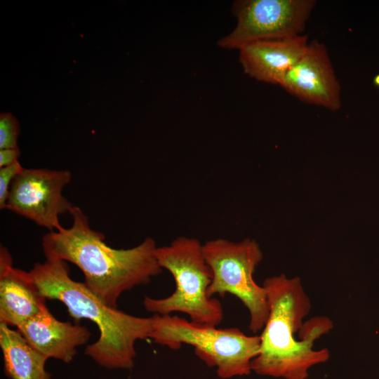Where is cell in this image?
Masks as SVG:
<instances>
[{
	"label": "cell",
	"mask_w": 379,
	"mask_h": 379,
	"mask_svg": "<svg viewBox=\"0 0 379 379\" xmlns=\"http://www.w3.org/2000/svg\"><path fill=\"white\" fill-rule=\"evenodd\" d=\"M69 228L46 233L41 246L46 258L70 262L84 273L86 286L103 303L117 308L121 295L146 284L159 274L156 241L147 237L128 249L113 248L105 242L102 233L93 230L88 216L77 206L69 213Z\"/></svg>",
	"instance_id": "cell-1"
},
{
	"label": "cell",
	"mask_w": 379,
	"mask_h": 379,
	"mask_svg": "<svg viewBox=\"0 0 379 379\" xmlns=\"http://www.w3.org/2000/svg\"><path fill=\"white\" fill-rule=\"evenodd\" d=\"M269 315L260 337V352L251 369L260 375L284 379H306L314 366L327 361L326 348L314 350V342L333 326L324 316L303 322L311 302L298 277L285 274L266 279Z\"/></svg>",
	"instance_id": "cell-2"
},
{
	"label": "cell",
	"mask_w": 379,
	"mask_h": 379,
	"mask_svg": "<svg viewBox=\"0 0 379 379\" xmlns=\"http://www.w3.org/2000/svg\"><path fill=\"white\" fill-rule=\"evenodd\" d=\"M44 298L57 300L74 319H86L98 328V340L88 345L85 354L107 368L131 369L136 356L135 344L149 338L153 319L135 317L103 303L84 282L69 277L65 261L46 258L29 271Z\"/></svg>",
	"instance_id": "cell-3"
},
{
	"label": "cell",
	"mask_w": 379,
	"mask_h": 379,
	"mask_svg": "<svg viewBox=\"0 0 379 379\" xmlns=\"http://www.w3.org/2000/svg\"><path fill=\"white\" fill-rule=\"evenodd\" d=\"M156 256L159 266L173 277L175 289L164 298L145 296V309L159 315L182 312L192 322L219 325L224 312L220 302L208 295L212 272L204 255L203 244L195 238L180 237L167 246L157 247Z\"/></svg>",
	"instance_id": "cell-4"
},
{
	"label": "cell",
	"mask_w": 379,
	"mask_h": 379,
	"mask_svg": "<svg viewBox=\"0 0 379 379\" xmlns=\"http://www.w3.org/2000/svg\"><path fill=\"white\" fill-rule=\"evenodd\" d=\"M152 319L149 338L154 343L172 350L182 344L192 346L199 358L215 367L222 379L251 373L252 360L260 352V335H246L237 328L197 324L177 315L153 314Z\"/></svg>",
	"instance_id": "cell-5"
},
{
	"label": "cell",
	"mask_w": 379,
	"mask_h": 379,
	"mask_svg": "<svg viewBox=\"0 0 379 379\" xmlns=\"http://www.w3.org/2000/svg\"><path fill=\"white\" fill-rule=\"evenodd\" d=\"M203 252L212 272L208 295L236 296L248 309L249 329L262 330L269 315L266 289L257 284L253 274L263 258L259 244L250 239L233 242L215 239L203 244Z\"/></svg>",
	"instance_id": "cell-6"
},
{
	"label": "cell",
	"mask_w": 379,
	"mask_h": 379,
	"mask_svg": "<svg viewBox=\"0 0 379 379\" xmlns=\"http://www.w3.org/2000/svg\"><path fill=\"white\" fill-rule=\"evenodd\" d=\"M313 0H239L232 6L234 29L218 41L220 47L239 49L261 40L301 35L315 6Z\"/></svg>",
	"instance_id": "cell-7"
},
{
	"label": "cell",
	"mask_w": 379,
	"mask_h": 379,
	"mask_svg": "<svg viewBox=\"0 0 379 379\" xmlns=\"http://www.w3.org/2000/svg\"><path fill=\"white\" fill-rule=\"evenodd\" d=\"M71 179V172L66 170L24 168L11 184L6 209L50 232L60 230L63 227L60 215L73 207L62 195Z\"/></svg>",
	"instance_id": "cell-8"
},
{
	"label": "cell",
	"mask_w": 379,
	"mask_h": 379,
	"mask_svg": "<svg viewBox=\"0 0 379 379\" xmlns=\"http://www.w3.org/2000/svg\"><path fill=\"white\" fill-rule=\"evenodd\" d=\"M300 100L338 110L340 86L326 48L317 40L309 42L300 58L288 71L280 85Z\"/></svg>",
	"instance_id": "cell-9"
},
{
	"label": "cell",
	"mask_w": 379,
	"mask_h": 379,
	"mask_svg": "<svg viewBox=\"0 0 379 379\" xmlns=\"http://www.w3.org/2000/svg\"><path fill=\"white\" fill-rule=\"evenodd\" d=\"M307 35L261 40L241 47L239 62L244 72L258 81L280 85L288 71L305 53Z\"/></svg>",
	"instance_id": "cell-10"
},
{
	"label": "cell",
	"mask_w": 379,
	"mask_h": 379,
	"mask_svg": "<svg viewBox=\"0 0 379 379\" xmlns=\"http://www.w3.org/2000/svg\"><path fill=\"white\" fill-rule=\"evenodd\" d=\"M27 343L46 359L55 358L69 363L77 348L91 336L84 326L57 319L47 306L17 328Z\"/></svg>",
	"instance_id": "cell-11"
},
{
	"label": "cell",
	"mask_w": 379,
	"mask_h": 379,
	"mask_svg": "<svg viewBox=\"0 0 379 379\" xmlns=\"http://www.w3.org/2000/svg\"><path fill=\"white\" fill-rule=\"evenodd\" d=\"M29 272L13 266L7 248H0V323L18 328L45 307Z\"/></svg>",
	"instance_id": "cell-12"
},
{
	"label": "cell",
	"mask_w": 379,
	"mask_h": 379,
	"mask_svg": "<svg viewBox=\"0 0 379 379\" xmlns=\"http://www.w3.org/2000/svg\"><path fill=\"white\" fill-rule=\"evenodd\" d=\"M0 347L4 370L11 379H51L45 369L47 360L18 331L0 323Z\"/></svg>",
	"instance_id": "cell-13"
},
{
	"label": "cell",
	"mask_w": 379,
	"mask_h": 379,
	"mask_svg": "<svg viewBox=\"0 0 379 379\" xmlns=\"http://www.w3.org/2000/svg\"><path fill=\"white\" fill-rule=\"evenodd\" d=\"M20 126L15 117L9 112L0 114V149L17 148Z\"/></svg>",
	"instance_id": "cell-14"
},
{
	"label": "cell",
	"mask_w": 379,
	"mask_h": 379,
	"mask_svg": "<svg viewBox=\"0 0 379 379\" xmlns=\"http://www.w3.org/2000/svg\"><path fill=\"white\" fill-rule=\"evenodd\" d=\"M19 161L0 168V209H6V201L12 182L23 170Z\"/></svg>",
	"instance_id": "cell-15"
},
{
	"label": "cell",
	"mask_w": 379,
	"mask_h": 379,
	"mask_svg": "<svg viewBox=\"0 0 379 379\" xmlns=\"http://www.w3.org/2000/svg\"><path fill=\"white\" fill-rule=\"evenodd\" d=\"M20 156V152L18 147L0 149V168L18 161Z\"/></svg>",
	"instance_id": "cell-16"
},
{
	"label": "cell",
	"mask_w": 379,
	"mask_h": 379,
	"mask_svg": "<svg viewBox=\"0 0 379 379\" xmlns=\"http://www.w3.org/2000/svg\"><path fill=\"white\" fill-rule=\"evenodd\" d=\"M373 83L376 87L379 88V74L374 77Z\"/></svg>",
	"instance_id": "cell-17"
}]
</instances>
